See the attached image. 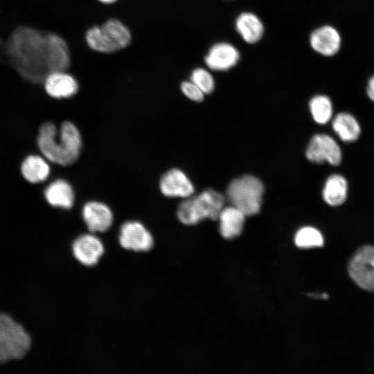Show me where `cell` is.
I'll list each match as a JSON object with an SVG mask.
<instances>
[{
    "label": "cell",
    "instance_id": "5bb4252c",
    "mask_svg": "<svg viewBox=\"0 0 374 374\" xmlns=\"http://www.w3.org/2000/svg\"><path fill=\"white\" fill-rule=\"evenodd\" d=\"M312 48L319 54L332 57L336 55L341 46L339 31L332 26L326 25L314 30L310 35Z\"/></svg>",
    "mask_w": 374,
    "mask_h": 374
},
{
    "label": "cell",
    "instance_id": "ba28073f",
    "mask_svg": "<svg viewBox=\"0 0 374 374\" xmlns=\"http://www.w3.org/2000/svg\"><path fill=\"white\" fill-rule=\"evenodd\" d=\"M154 242L151 232L139 221H126L120 227L118 242L126 250L148 251L152 249Z\"/></svg>",
    "mask_w": 374,
    "mask_h": 374
},
{
    "label": "cell",
    "instance_id": "30bf717a",
    "mask_svg": "<svg viewBox=\"0 0 374 374\" xmlns=\"http://www.w3.org/2000/svg\"><path fill=\"white\" fill-rule=\"evenodd\" d=\"M105 245L93 233H83L78 236L72 244L74 258L82 265L93 267L98 263L105 253Z\"/></svg>",
    "mask_w": 374,
    "mask_h": 374
},
{
    "label": "cell",
    "instance_id": "d6986e66",
    "mask_svg": "<svg viewBox=\"0 0 374 374\" xmlns=\"http://www.w3.org/2000/svg\"><path fill=\"white\" fill-rule=\"evenodd\" d=\"M348 192V185L346 179L339 174H333L325 182L322 197L328 205L337 206L346 202Z\"/></svg>",
    "mask_w": 374,
    "mask_h": 374
},
{
    "label": "cell",
    "instance_id": "ffe728a7",
    "mask_svg": "<svg viewBox=\"0 0 374 374\" xmlns=\"http://www.w3.org/2000/svg\"><path fill=\"white\" fill-rule=\"evenodd\" d=\"M332 127L339 138L345 143L357 141L362 131L356 118L348 112L337 114L332 120Z\"/></svg>",
    "mask_w": 374,
    "mask_h": 374
},
{
    "label": "cell",
    "instance_id": "5b68a950",
    "mask_svg": "<svg viewBox=\"0 0 374 374\" xmlns=\"http://www.w3.org/2000/svg\"><path fill=\"white\" fill-rule=\"evenodd\" d=\"M92 50L99 53H113L126 47L131 42L130 30L121 21L112 19L102 26H93L85 35Z\"/></svg>",
    "mask_w": 374,
    "mask_h": 374
},
{
    "label": "cell",
    "instance_id": "7402d4cb",
    "mask_svg": "<svg viewBox=\"0 0 374 374\" xmlns=\"http://www.w3.org/2000/svg\"><path fill=\"white\" fill-rule=\"evenodd\" d=\"M48 160L38 155L28 156L21 166V175L30 183L37 184L45 181L50 174Z\"/></svg>",
    "mask_w": 374,
    "mask_h": 374
},
{
    "label": "cell",
    "instance_id": "7a4b0ae2",
    "mask_svg": "<svg viewBox=\"0 0 374 374\" xmlns=\"http://www.w3.org/2000/svg\"><path fill=\"white\" fill-rule=\"evenodd\" d=\"M37 145L48 161L68 166L78 159L82 141L79 130L72 122H63L60 129L54 123L47 122L39 128Z\"/></svg>",
    "mask_w": 374,
    "mask_h": 374
},
{
    "label": "cell",
    "instance_id": "7c38bea8",
    "mask_svg": "<svg viewBox=\"0 0 374 374\" xmlns=\"http://www.w3.org/2000/svg\"><path fill=\"white\" fill-rule=\"evenodd\" d=\"M161 193L171 198L186 199L193 195L194 186L187 175L179 168H171L161 177L159 184Z\"/></svg>",
    "mask_w": 374,
    "mask_h": 374
},
{
    "label": "cell",
    "instance_id": "e0dca14e",
    "mask_svg": "<svg viewBox=\"0 0 374 374\" xmlns=\"http://www.w3.org/2000/svg\"><path fill=\"white\" fill-rule=\"evenodd\" d=\"M47 202L54 207L71 208L74 204L75 194L71 185L66 180L58 179L52 181L45 189Z\"/></svg>",
    "mask_w": 374,
    "mask_h": 374
},
{
    "label": "cell",
    "instance_id": "8fae6325",
    "mask_svg": "<svg viewBox=\"0 0 374 374\" xmlns=\"http://www.w3.org/2000/svg\"><path fill=\"white\" fill-rule=\"evenodd\" d=\"M82 220L89 232L104 233L113 224V212L106 204L100 201H89L82 208Z\"/></svg>",
    "mask_w": 374,
    "mask_h": 374
},
{
    "label": "cell",
    "instance_id": "44dd1931",
    "mask_svg": "<svg viewBox=\"0 0 374 374\" xmlns=\"http://www.w3.org/2000/svg\"><path fill=\"white\" fill-rule=\"evenodd\" d=\"M235 27L242 39L249 44L258 42L264 33L261 21L256 15L251 12L240 14L236 19Z\"/></svg>",
    "mask_w": 374,
    "mask_h": 374
},
{
    "label": "cell",
    "instance_id": "4fadbf2b",
    "mask_svg": "<svg viewBox=\"0 0 374 374\" xmlns=\"http://www.w3.org/2000/svg\"><path fill=\"white\" fill-rule=\"evenodd\" d=\"M43 83L48 95L57 99L72 97L78 90L77 80L66 71H57L48 73Z\"/></svg>",
    "mask_w": 374,
    "mask_h": 374
},
{
    "label": "cell",
    "instance_id": "3957f363",
    "mask_svg": "<svg viewBox=\"0 0 374 374\" xmlns=\"http://www.w3.org/2000/svg\"><path fill=\"white\" fill-rule=\"evenodd\" d=\"M224 197L217 191L207 189L196 195L184 199L179 204L177 215L186 225H195L206 220H217L224 208Z\"/></svg>",
    "mask_w": 374,
    "mask_h": 374
},
{
    "label": "cell",
    "instance_id": "9c48e42d",
    "mask_svg": "<svg viewBox=\"0 0 374 374\" xmlns=\"http://www.w3.org/2000/svg\"><path fill=\"white\" fill-rule=\"evenodd\" d=\"M307 159L314 163L328 162L339 166L342 160L341 150L336 141L329 135L318 134L312 136L306 149Z\"/></svg>",
    "mask_w": 374,
    "mask_h": 374
},
{
    "label": "cell",
    "instance_id": "9a60e30c",
    "mask_svg": "<svg viewBox=\"0 0 374 374\" xmlns=\"http://www.w3.org/2000/svg\"><path fill=\"white\" fill-rule=\"evenodd\" d=\"M240 59L238 51L231 44L220 42L213 45L205 57L207 66L214 71H226Z\"/></svg>",
    "mask_w": 374,
    "mask_h": 374
},
{
    "label": "cell",
    "instance_id": "6da1fadb",
    "mask_svg": "<svg viewBox=\"0 0 374 374\" xmlns=\"http://www.w3.org/2000/svg\"><path fill=\"white\" fill-rule=\"evenodd\" d=\"M7 52L18 73L32 83H43L50 73L47 33L19 26L8 41Z\"/></svg>",
    "mask_w": 374,
    "mask_h": 374
},
{
    "label": "cell",
    "instance_id": "ac0fdd59",
    "mask_svg": "<svg viewBox=\"0 0 374 374\" xmlns=\"http://www.w3.org/2000/svg\"><path fill=\"white\" fill-rule=\"evenodd\" d=\"M221 235L227 240L239 236L243 229L245 215L237 208L230 205L224 207L217 218Z\"/></svg>",
    "mask_w": 374,
    "mask_h": 374
},
{
    "label": "cell",
    "instance_id": "484cf974",
    "mask_svg": "<svg viewBox=\"0 0 374 374\" xmlns=\"http://www.w3.org/2000/svg\"><path fill=\"white\" fill-rule=\"evenodd\" d=\"M182 93L190 100L201 102L204 98L203 91L192 81H184L180 85Z\"/></svg>",
    "mask_w": 374,
    "mask_h": 374
},
{
    "label": "cell",
    "instance_id": "8992f818",
    "mask_svg": "<svg viewBox=\"0 0 374 374\" xmlns=\"http://www.w3.org/2000/svg\"><path fill=\"white\" fill-rule=\"evenodd\" d=\"M0 345L11 359L23 358L31 347V338L24 327L4 313H0Z\"/></svg>",
    "mask_w": 374,
    "mask_h": 374
},
{
    "label": "cell",
    "instance_id": "f1b7e54d",
    "mask_svg": "<svg viewBox=\"0 0 374 374\" xmlns=\"http://www.w3.org/2000/svg\"><path fill=\"white\" fill-rule=\"evenodd\" d=\"M98 1L104 3H112L116 2L117 0H98Z\"/></svg>",
    "mask_w": 374,
    "mask_h": 374
},
{
    "label": "cell",
    "instance_id": "2e32d148",
    "mask_svg": "<svg viewBox=\"0 0 374 374\" xmlns=\"http://www.w3.org/2000/svg\"><path fill=\"white\" fill-rule=\"evenodd\" d=\"M48 68L50 73L66 71L71 63L68 46L62 37L55 33H47Z\"/></svg>",
    "mask_w": 374,
    "mask_h": 374
},
{
    "label": "cell",
    "instance_id": "4316f807",
    "mask_svg": "<svg viewBox=\"0 0 374 374\" xmlns=\"http://www.w3.org/2000/svg\"><path fill=\"white\" fill-rule=\"evenodd\" d=\"M366 91L368 98L374 103V74L368 79Z\"/></svg>",
    "mask_w": 374,
    "mask_h": 374
},
{
    "label": "cell",
    "instance_id": "cb8c5ba5",
    "mask_svg": "<svg viewBox=\"0 0 374 374\" xmlns=\"http://www.w3.org/2000/svg\"><path fill=\"white\" fill-rule=\"evenodd\" d=\"M323 242L321 233L312 226H304L299 229L294 237L295 244L299 248L321 247Z\"/></svg>",
    "mask_w": 374,
    "mask_h": 374
},
{
    "label": "cell",
    "instance_id": "d4e9b609",
    "mask_svg": "<svg viewBox=\"0 0 374 374\" xmlns=\"http://www.w3.org/2000/svg\"><path fill=\"white\" fill-rule=\"evenodd\" d=\"M190 81L195 84L204 94H209L214 90V79L212 75L204 68L195 69L191 73Z\"/></svg>",
    "mask_w": 374,
    "mask_h": 374
},
{
    "label": "cell",
    "instance_id": "83f0119b",
    "mask_svg": "<svg viewBox=\"0 0 374 374\" xmlns=\"http://www.w3.org/2000/svg\"><path fill=\"white\" fill-rule=\"evenodd\" d=\"M11 359L9 355L4 349V348L0 345V364L7 362Z\"/></svg>",
    "mask_w": 374,
    "mask_h": 374
},
{
    "label": "cell",
    "instance_id": "277c9868",
    "mask_svg": "<svg viewBox=\"0 0 374 374\" xmlns=\"http://www.w3.org/2000/svg\"><path fill=\"white\" fill-rule=\"evenodd\" d=\"M264 193V185L257 177L244 175L233 179L226 189L230 205L241 211L245 216L259 213Z\"/></svg>",
    "mask_w": 374,
    "mask_h": 374
},
{
    "label": "cell",
    "instance_id": "52a82bcc",
    "mask_svg": "<svg viewBox=\"0 0 374 374\" xmlns=\"http://www.w3.org/2000/svg\"><path fill=\"white\" fill-rule=\"evenodd\" d=\"M348 271L358 286L374 291V247L364 246L359 249L350 260Z\"/></svg>",
    "mask_w": 374,
    "mask_h": 374
},
{
    "label": "cell",
    "instance_id": "603a6c76",
    "mask_svg": "<svg viewBox=\"0 0 374 374\" xmlns=\"http://www.w3.org/2000/svg\"><path fill=\"white\" fill-rule=\"evenodd\" d=\"M310 109L313 119L319 124H326L332 117V103L327 96L318 95L314 96L310 101Z\"/></svg>",
    "mask_w": 374,
    "mask_h": 374
}]
</instances>
